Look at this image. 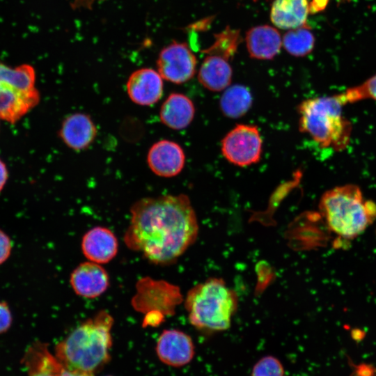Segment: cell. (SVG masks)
<instances>
[{"label":"cell","mask_w":376,"mask_h":376,"mask_svg":"<svg viewBox=\"0 0 376 376\" xmlns=\"http://www.w3.org/2000/svg\"><path fill=\"white\" fill-rule=\"evenodd\" d=\"M124 242L149 262L171 265L196 241L198 224L187 195H162L136 201L130 208Z\"/></svg>","instance_id":"6da1fadb"},{"label":"cell","mask_w":376,"mask_h":376,"mask_svg":"<svg viewBox=\"0 0 376 376\" xmlns=\"http://www.w3.org/2000/svg\"><path fill=\"white\" fill-rule=\"evenodd\" d=\"M113 322L109 312L98 311L57 343L56 357L69 370L91 373L99 370L111 358Z\"/></svg>","instance_id":"7a4b0ae2"},{"label":"cell","mask_w":376,"mask_h":376,"mask_svg":"<svg viewBox=\"0 0 376 376\" xmlns=\"http://www.w3.org/2000/svg\"><path fill=\"white\" fill-rule=\"evenodd\" d=\"M319 209L329 228L348 240L361 234L376 219V203L365 199L354 184L327 190L321 196Z\"/></svg>","instance_id":"3957f363"},{"label":"cell","mask_w":376,"mask_h":376,"mask_svg":"<svg viewBox=\"0 0 376 376\" xmlns=\"http://www.w3.org/2000/svg\"><path fill=\"white\" fill-rule=\"evenodd\" d=\"M344 106L338 94L304 100L298 106L299 131L322 148L343 150L352 131L351 122L343 115Z\"/></svg>","instance_id":"277c9868"},{"label":"cell","mask_w":376,"mask_h":376,"mask_svg":"<svg viewBox=\"0 0 376 376\" xmlns=\"http://www.w3.org/2000/svg\"><path fill=\"white\" fill-rule=\"evenodd\" d=\"M237 305L236 292L219 278L196 284L188 291L185 300L190 324L206 331L229 329Z\"/></svg>","instance_id":"5b68a950"},{"label":"cell","mask_w":376,"mask_h":376,"mask_svg":"<svg viewBox=\"0 0 376 376\" xmlns=\"http://www.w3.org/2000/svg\"><path fill=\"white\" fill-rule=\"evenodd\" d=\"M136 294L132 299L135 311L145 314L159 312L172 315L183 298L180 288L163 280L141 278L136 285Z\"/></svg>","instance_id":"8992f818"},{"label":"cell","mask_w":376,"mask_h":376,"mask_svg":"<svg viewBox=\"0 0 376 376\" xmlns=\"http://www.w3.org/2000/svg\"><path fill=\"white\" fill-rule=\"evenodd\" d=\"M263 141L258 127L240 124L233 127L221 141V152L227 161L238 166L259 162Z\"/></svg>","instance_id":"52a82bcc"},{"label":"cell","mask_w":376,"mask_h":376,"mask_svg":"<svg viewBox=\"0 0 376 376\" xmlns=\"http://www.w3.org/2000/svg\"><path fill=\"white\" fill-rule=\"evenodd\" d=\"M197 60L187 44L173 42L162 49L157 61V72L162 79L175 84L191 79Z\"/></svg>","instance_id":"ba28073f"},{"label":"cell","mask_w":376,"mask_h":376,"mask_svg":"<svg viewBox=\"0 0 376 376\" xmlns=\"http://www.w3.org/2000/svg\"><path fill=\"white\" fill-rule=\"evenodd\" d=\"M155 350L163 363L173 368L188 365L195 355V346L191 336L175 329H165L160 334Z\"/></svg>","instance_id":"9c48e42d"},{"label":"cell","mask_w":376,"mask_h":376,"mask_svg":"<svg viewBox=\"0 0 376 376\" xmlns=\"http://www.w3.org/2000/svg\"><path fill=\"white\" fill-rule=\"evenodd\" d=\"M147 162L157 175L171 178L178 175L185 164V154L177 143L163 139L155 143L149 149Z\"/></svg>","instance_id":"30bf717a"},{"label":"cell","mask_w":376,"mask_h":376,"mask_svg":"<svg viewBox=\"0 0 376 376\" xmlns=\"http://www.w3.org/2000/svg\"><path fill=\"white\" fill-rule=\"evenodd\" d=\"M70 285L75 293L81 297H100L109 286V276L101 265L87 261L80 263L72 272Z\"/></svg>","instance_id":"8fae6325"},{"label":"cell","mask_w":376,"mask_h":376,"mask_svg":"<svg viewBox=\"0 0 376 376\" xmlns=\"http://www.w3.org/2000/svg\"><path fill=\"white\" fill-rule=\"evenodd\" d=\"M163 81L159 73L152 68H141L131 74L126 89L130 99L141 106L155 104L163 94Z\"/></svg>","instance_id":"7c38bea8"},{"label":"cell","mask_w":376,"mask_h":376,"mask_svg":"<svg viewBox=\"0 0 376 376\" xmlns=\"http://www.w3.org/2000/svg\"><path fill=\"white\" fill-rule=\"evenodd\" d=\"M37 89L26 91L10 84L0 83V118L15 123L38 104Z\"/></svg>","instance_id":"4fadbf2b"},{"label":"cell","mask_w":376,"mask_h":376,"mask_svg":"<svg viewBox=\"0 0 376 376\" xmlns=\"http://www.w3.org/2000/svg\"><path fill=\"white\" fill-rule=\"evenodd\" d=\"M81 247L88 261L102 265L115 258L118 250V242L109 228L96 226L84 235Z\"/></svg>","instance_id":"5bb4252c"},{"label":"cell","mask_w":376,"mask_h":376,"mask_svg":"<svg viewBox=\"0 0 376 376\" xmlns=\"http://www.w3.org/2000/svg\"><path fill=\"white\" fill-rule=\"evenodd\" d=\"M97 134V127L93 120L83 113H75L67 116L58 132L63 142L75 151L88 148L95 141Z\"/></svg>","instance_id":"9a60e30c"},{"label":"cell","mask_w":376,"mask_h":376,"mask_svg":"<svg viewBox=\"0 0 376 376\" xmlns=\"http://www.w3.org/2000/svg\"><path fill=\"white\" fill-rule=\"evenodd\" d=\"M245 41L250 56L260 60L272 59L279 54L282 45L279 32L269 25L250 29L246 33Z\"/></svg>","instance_id":"2e32d148"},{"label":"cell","mask_w":376,"mask_h":376,"mask_svg":"<svg viewBox=\"0 0 376 376\" xmlns=\"http://www.w3.org/2000/svg\"><path fill=\"white\" fill-rule=\"evenodd\" d=\"M22 363L28 376H57L63 367L48 345L39 340L26 348Z\"/></svg>","instance_id":"e0dca14e"},{"label":"cell","mask_w":376,"mask_h":376,"mask_svg":"<svg viewBox=\"0 0 376 376\" xmlns=\"http://www.w3.org/2000/svg\"><path fill=\"white\" fill-rule=\"evenodd\" d=\"M195 107L193 102L182 93L170 94L159 110L161 122L173 130L186 128L193 120Z\"/></svg>","instance_id":"ac0fdd59"},{"label":"cell","mask_w":376,"mask_h":376,"mask_svg":"<svg viewBox=\"0 0 376 376\" xmlns=\"http://www.w3.org/2000/svg\"><path fill=\"white\" fill-rule=\"evenodd\" d=\"M233 70L228 60L221 56L207 54L201 63L198 79L209 91L226 89L232 80Z\"/></svg>","instance_id":"d6986e66"},{"label":"cell","mask_w":376,"mask_h":376,"mask_svg":"<svg viewBox=\"0 0 376 376\" xmlns=\"http://www.w3.org/2000/svg\"><path fill=\"white\" fill-rule=\"evenodd\" d=\"M308 13V0H274L270 19L277 28L290 30L306 25Z\"/></svg>","instance_id":"ffe728a7"},{"label":"cell","mask_w":376,"mask_h":376,"mask_svg":"<svg viewBox=\"0 0 376 376\" xmlns=\"http://www.w3.org/2000/svg\"><path fill=\"white\" fill-rule=\"evenodd\" d=\"M249 90L242 85L228 86L220 99V109L227 117L237 118L244 116L252 104Z\"/></svg>","instance_id":"44dd1931"},{"label":"cell","mask_w":376,"mask_h":376,"mask_svg":"<svg viewBox=\"0 0 376 376\" xmlns=\"http://www.w3.org/2000/svg\"><path fill=\"white\" fill-rule=\"evenodd\" d=\"M315 37L306 25L290 29L282 38V45L292 56H305L313 49Z\"/></svg>","instance_id":"7402d4cb"},{"label":"cell","mask_w":376,"mask_h":376,"mask_svg":"<svg viewBox=\"0 0 376 376\" xmlns=\"http://www.w3.org/2000/svg\"><path fill=\"white\" fill-rule=\"evenodd\" d=\"M214 38V43L203 52L221 56L229 60L234 56L240 42L239 31L227 27L221 33L215 34Z\"/></svg>","instance_id":"603a6c76"},{"label":"cell","mask_w":376,"mask_h":376,"mask_svg":"<svg viewBox=\"0 0 376 376\" xmlns=\"http://www.w3.org/2000/svg\"><path fill=\"white\" fill-rule=\"evenodd\" d=\"M338 96L345 106L364 100L376 101V73L361 84L348 88Z\"/></svg>","instance_id":"cb8c5ba5"},{"label":"cell","mask_w":376,"mask_h":376,"mask_svg":"<svg viewBox=\"0 0 376 376\" xmlns=\"http://www.w3.org/2000/svg\"><path fill=\"white\" fill-rule=\"evenodd\" d=\"M251 376H285L281 361L272 355L261 357L253 366Z\"/></svg>","instance_id":"d4e9b609"},{"label":"cell","mask_w":376,"mask_h":376,"mask_svg":"<svg viewBox=\"0 0 376 376\" xmlns=\"http://www.w3.org/2000/svg\"><path fill=\"white\" fill-rule=\"evenodd\" d=\"M13 322L10 309L5 301H0V334L7 331Z\"/></svg>","instance_id":"484cf974"},{"label":"cell","mask_w":376,"mask_h":376,"mask_svg":"<svg viewBox=\"0 0 376 376\" xmlns=\"http://www.w3.org/2000/svg\"><path fill=\"white\" fill-rule=\"evenodd\" d=\"M12 245L10 237L0 229V265L5 263L10 257Z\"/></svg>","instance_id":"4316f807"},{"label":"cell","mask_w":376,"mask_h":376,"mask_svg":"<svg viewBox=\"0 0 376 376\" xmlns=\"http://www.w3.org/2000/svg\"><path fill=\"white\" fill-rule=\"evenodd\" d=\"M57 376H94V373L69 370L63 366Z\"/></svg>","instance_id":"83f0119b"},{"label":"cell","mask_w":376,"mask_h":376,"mask_svg":"<svg viewBox=\"0 0 376 376\" xmlns=\"http://www.w3.org/2000/svg\"><path fill=\"white\" fill-rule=\"evenodd\" d=\"M329 0H312L309 3V12L316 13L325 8Z\"/></svg>","instance_id":"f1b7e54d"},{"label":"cell","mask_w":376,"mask_h":376,"mask_svg":"<svg viewBox=\"0 0 376 376\" xmlns=\"http://www.w3.org/2000/svg\"><path fill=\"white\" fill-rule=\"evenodd\" d=\"M8 180V170L3 162L0 159V191L4 187Z\"/></svg>","instance_id":"f546056e"}]
</instances>
